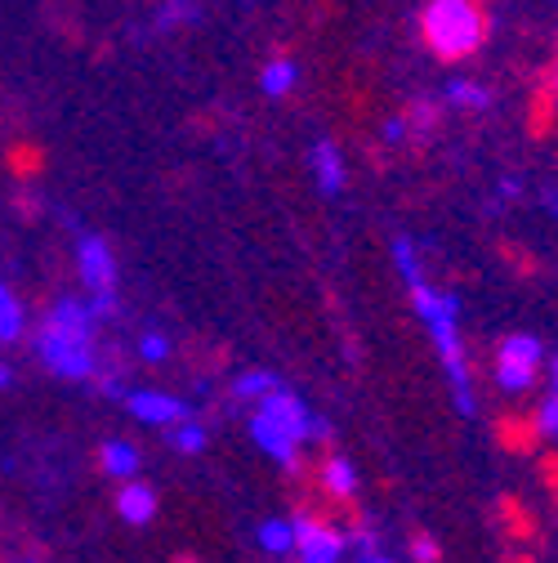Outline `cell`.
<instances>
[{
	"mask_svg": "<svg viewBox=\"0 0 558 563\" xmlns=\"http://www.w3.org/2000/svg\"><path fill=\"white\" fill-rule=\"evenodd\" d=\"M259 545L268 554H295V523L291 519H264L259 523Z\"/></svg>",
	"mask_w": 558,
	"mask_h": 563,
	"instance_id": "cell-18",
	"label": "cell"
},
{
	"mask_svg": "<svg viewBox=\"0 0 558 563\" xmlns=\"http://www.w3.org/2000/svg\"><path fill=\"white\" fill-rule=\"evenodd\" d=\"M99 461H103V470H108L112 478H130V474L138 470V452H134L125 439H108V443L99 448Z\"/></svg>",
	"mask_w": 558,
	"mask_h": 563,
	"instance_id": "cell-17",
	"label": "cell"
},
{
	"mask_svg": "<svg viewBox=\"0 0 558 563\" xmlns=\"http://www.w3.org/2000/svg\"><path fill=\"white\" fill-rule=\"evenodd\" d=\"M540 420L536 416H505L501 426H496V443L505 448V452H518V456H527V452H536V443H540Z\"/></svg>",
	"mask_w": 558,
	"mask_h": 563,
	"instance_id": "cell-12",
	"label": "cell"
},
{
	"mask_svg": "<svg viewBox=\"0 0 558 563\" xmlns=\"http://www.w3.org/2000/svg\"><path fill=\"white\" fill-rule=\"evenodd\" d=\"M322 487L331 492L335 501H348L358 492V474H354V465H348L344 456H331L326 465H322Z\"/></svg>",
	"mask_w": 558,
	"mask_h": 563,
	"instance_id": "cell-15",
	"label": "cell"
},
{
	"mask_svg": "<svg viewBox=\"0 0 558 563\" xmlns=\"http://www.w3.org/2000/svg\"><path fill=\"white\" fill-rule=\"evenodd\" d=\"M5 385H10V367H5V363H0V389H5Z\"/></svg>",
	"mask_w": 558,
	"mask_h": 563,
	"instance_id": "cell-26",
	"label": "cell"
},
{
	"mask_svg": "<svg viewBox=\"0 0 558 563\" xmlns=\"http://www.w3.org/2000/svg\"><path fill=\"white\" fill-rule=\"evenodd\" d=\"M138 354H144L148 363H161V358L170 354V340H166L161 331H148L144 340H138Z\"/></svg>",
	"mask_w": 558,
	"mask_h": 563,
	"instance_id": "cell-22",
	"label": "cell"
},
{
	"mask_svg": "<svg viewBox=\"0 0 558 563\" xmlns=\"http://www.w3.org/2000/svg\"><path fill=\"white\" fill-rule=\"evenodd\" d=\"M451 99H456V103H469V108H482V103H487V95H482L478 86H451Z\"/></svg>",
	"mask_w": 558,
	"mask_h": 563,
	"instance_id": "cell-24",
	"label": "cell"
},
{
	"mask_svg": "<svg viewBox=\"0 0 558 563\" xmlns=\"http://www.w3.org/2000/svg\"><path fill=\"white\" fill-rule=\"evenodd\" d=\"M295 81H300V67H295L291 58H272V63L264 67V77H259V90H264L268 99H282V95L295 90Z\"/></svg>",
	"mask_w": 558,
	"mask_h": 563,
	"instance_id": "cell-14",
	"label": "cell"
},
{
	"mask_svg": "<svg viewBox=\"0 0 558 563\" xmlns=\"http://www.w3.org/2000/svg\"><path fill=\"white\" fill-rule=\"evenodd\" d=\"M411 296H415V309H421V318H425V327H429V335H434V344H438V354H443V363H447V372H451V385H456L460 407L469 411V407H473V398H469L465 349H460V335H456V300H451V296L429 291V282H415Z\"/></svg>",
	"mask_w": 558,
	"mask_h": 563,
	"instance_id": "cell-3",
	"label": "cell"
},
{
	"mask_svg": "<svg viewBox=\"0 0 558 563\" xmlns=\"http://www.w3.org/2000/svg\"><path fill=\"white\" fill-rule=\"evenodd\" d=\"M170 443H175L179 452H201V448H205V430L197 426L192 416H183V420H179V430H170Z\"/></svg>",
	"mask_w": 558,
	"mask_h": 563,
	"instance_id": "cell-21",
	"label": "cell"
},
{
	"mask_svg": "<svg viewBox=\"0 0 558 563\" xmlns=\"http://www.w3.org/2000/svg\"><path fill=\"white\" fill-rule=\"evenodd\" d=\"M94 327H99V313L94 305H81V300H58L49 309V322L41 327L36 335V354L41 363L63 376V380H90L99 372V358H94Z\"/></svg>",
	"mask_w": 558,
	"mask_h": 563,
	"instance_id": "cell-1",
	"label": "cell"
},
{
	"mask_svg": "<svg viewBox=\"0 0 558 563\" xmlns=\"http://www.w3.org/2000/svg\"><path fill=\"white\" fill-rule=\"evenodd\" d=\"M536 376H540V344L532 335L501 340V354H496V380H501V389L523 394V389L536 385Z\"/></svg>",
	"mask_w": 558,
	"mask_h": 563,
	"instance_id": "cell-5",
	"label": "cell"
},
{
	"mask_svg": "<svg viewBox=\"0 0 558 563\" xmlns=\"http://www.w3.org/2000/svg\"><path fill=\"white\" fill-rule=\"evenodd\" d=\"M259 416H268L277 430H287L300 448L326 439V426H322V420L309 416V407L300 402V394H291V389H282V385H272V389L259 398Z\"/></svg>",
	"mask_w": 558,
	"mask_h": 563,
	"instance_id": "cell-4",
	"label": "cell"
},
{
	"mask_svg": "<svg viewBox=\"0 0 558 563\" xmlns=\"http://www.w3.org/2000/svg\"><path fill=\"white\" fill-rule=\"evenodd\" d=\"M116 515L134 528H144L157 519V492L148 483H125L121 487V497H116Z\"/></svg>",
	"mask_w": 558,
	"mask_h": 563,
	"instance_id": "cell-11",
	"label": "cell"
},
{
	"mask_svg": "<svg viewBox=\"0 0 558 563\" xmlns=\"http://www.w3.org/2000/svg\"><path fill=\"white\" fill-rule=\"evenodd\" d=\"M23 335V305L14 300V291L0 282V340H19Z\"/></svg>",
	"mask_w": 558,
	"mask_h": 563,
	"instance_id": "cell-19",
	"label": "cell"
},
{
	"mask_svg": "<svg viewBox=\"0 0 558 563\" xmlns=\"http://www.w3.org/2000/svg\"><path fill=\"white\" fill-rule=\"evenodd\" d=\"M540 483H545V492L558 501V452H549L545 461H540Z\"/></svg>",
	"mask_w": 558,
	"mask_h": 563,
	"instance_id": "cell-23",
	"label": "cell"
},
{
	"mask_svg": "<svg viewBox=\"0 0 558 563\" xmlns=\"http://www.w3.org/2000/svg\"><path fill=\"white\" fill-rule=\"evenodd\" d=\"M130 411L144 420V426H179L183 416H192V407L175 394H157V389H138L130 394Z\"/></svg>",
	"mask_w": 558,
	"mask_h": 563,
	"instance_id": "cell-8",
	"label": "cell"
},
{
	"mask_svg": "<svg viewBox=\"0 0 558 563\" xmlns=\"http://www.w3.org/2000/svg\"><path fill=\"white\" fill-rule=\"evenodd\" d=\"M501 528L514 541H536V515L514 497H501Z\"/></svg>",
	"mask_w": 558,
	"mask_h": 563,
	"instance_id": "cell-16",
	"label": "cell"
},
{
	"mask_svg": "<svg viewBox=\"0 0 558 563\" xmlns=\"http://www.w3.org/2000/svg\"><path fill=\"white\" fill-rule=\"evenodd\" d=\"M558 121V63H549L540 73V86L532 90V112H527V130L532 139H545Z\"/></svg>",
	"mask_w": 558,
	"mask_h": 563,
	"instance_id": "cell-9",
	"label": "cell"
},
{
	"mask_svg": "<svg viewBox=\"0 0 558 563\" xmlns=\"http://www.w3.org/2000/svg\"><path fill=\"white\" fill-rule=\"evenodd\" d=\"M313 170H317L322 192H339L344 188V157H339V148L331 144V139H322V144L313 148Z\"/></svg>",
	"mask_w": 558,
	"mask_h": 563,
	"instance_id": "cell-13",
	"label": "cell"
},
{
	"mask_svg": "<svg viewBox=\"0 0 558 563\" xmlns=\"http://www.w3.org/2000/svg\"><path fill=\"white\" fill-rule=\"evenodd\" d=\"M421 32H425V45L443 63H460L482 49L487 32H492V19H487L478 0H429L421 14Z\"/></svg>",
	"mask_w": 558,
	"mask_h": 563,
	"instance_id": "cell-2",
	"label": "cell"
},
{
	"mask_svg": "<svg viewBox=\"0 0 558 563\" xmlns=\"http://www.w3.org/2000/svg\"><path fill=\"white\" fill-rule=\"evenodd\" d=\"M77 273H81V282L94 296L99 291H116V260H112L103 238H81L77 242Z\"/></svg>",
	"mask_w": 558,
	"mask_h": 563,
	"instance_id": "cell-7",
	"label": "cell"
},
{
	"mask_svg": "<svg viewBox=\"0 0 558 563\" xmlns=\"http://www.w3.org/2000/svg\"><path fill=\"white\" fill-rule=\"evenodd\" d=\"M554 402H558V367H554Z\"/></svg>",
	"mask_w": 558,
	"mask_h": 563,
	"instance_id": "cell-27",
	"label": "cell"
},
{
	"mask_svg": "<svg viewBox=\"0 0 558 563\" xmlns=\"http://www.w3.org/2000/svg\"><path fill=\"white\" fill-rule=\"evenodd\" d=\"M291 523H295V554L304 563H335L348 554V537L339 528H331L313 515H295Z\"/></svg>",
	"mask_w": 558,
	"mask_h": 563,
	"instance_id": "cell-6",
	"label": "cell"
},
{
	"mask_svg": "<svg viewBox=\"0 0 558 563\" xmlns=\"http://www.w3.org/2000/svg\"><path fill=\"white\" fill-rule=\"evenodd\" d=\"M272 385H277V376H272V372H246V376H237L233 394H237V398H246V402H250V398L259 402V398H264Z\"/></svg>",
	"mask_w": 558,
	"mask_h": 563,
	"instance_id": "cell-20",
	"label": "cell"
},
{
	"mask_svg": "<svg viewBox=\"0 0 558 563\" xmlns=\"http://www.w3.org/2000/svg\"><path fill=\"white\" fill-rule=\"evenodd\" d=\"M411 554H415V559H438V545H434L429 537H415V541H411Z\"/></svg>",
	"mask_w": 558,
	"mask_h": 563,
	"instance_id": "cell-25",
	"label": "cell"
},
{
	"mask_svg": "<svg viewBox=\"0 0 558 563\" xmlns=\"http://www.w3.org/2000/svg\"><path fill=\"white\" fill-rule=\"evenodd\" d=\"M250 439H255V448L264 452V456H272L277 465H287V470H295L300 465V443L287 434V430H277L268 416H250Z\"/></svg>",
	"mask_w": 558,
	"mask_h": 563,
	"instance_id": "cell-10",
	"label": "cell"
}]
</instances>
